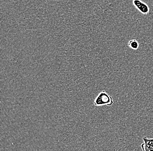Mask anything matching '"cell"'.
<instances>
[{
	"label": "cell",
	"mask_w": 153,
	"mask_h": 151,
	"mask_svg": "<svg viewBox=\"0 0 153 151\" xmlns=\"http://www.w3.org/2000/svg\"><path fill=\"white\" fill-rule=\"evenodd\" d=\"M128 46L134 50H137L138 49L139 44L138 41L135 39L130 40L128 43Z\"/></svg>",
	"instance_id": "obj_4"
},
{
	"label": "cell",
	"mask_w": 153,
	"mask_h": 151,
	"mask_svg": "<svg viewBox=\"0 0 153 151\" xmlns=\"http://www.w3.org/2000/svg\"><path fill=\"white\" fill-rule=\"evenodd\" d=\"M144 143L141 145V149L143 151H153V138H149L147 137H143Z\"/></svg>",
	"instance_id": "obj_3"
},
{
	"label": "cell",
	"mask_w": 153,
	"mask_h": 151,
	"mask_svg": "<svg viewBox=\"0 0 153 151\" xmlns=\"http://www.w3.org/2000/svg\"><path fill=\"white\" fill-rule=\"evenodd\" d=\"M133 3L136 8L143 15H147L149 13V7L141 0H133Z\"/></svg>",
	"instance_id": "obj_2"
},
{
	"label": "cell",
	"mask_w": 153,
	"mask_h": 151,
	"mask_svg": "<svg viewBox=\"0 0 153 151\" xmlns=\"http://www.w3.org/2000/svg\"><path fill=\"white\" fill-rule=\"evenodd\" d=\"M114 104L112 97L107 91H102L96 97L94 104L97 106H112Z\"/></svg>",
	"instance_id": "obj_1"
}]
</instances>
